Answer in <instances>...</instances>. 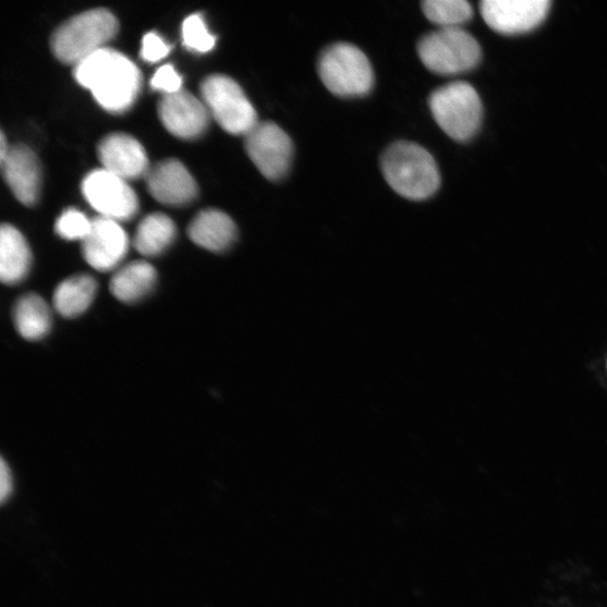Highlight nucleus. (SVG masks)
<instances>
[{
    "label": "nucleus",
    "instance_id": "obj_1",
    "mask_svg": "<svg viewBox=\"0 0 607 607\" xmlns=\"http://www.w3.org/2000/svg\"><path fill=\"white\" fill-rule=\"evenodd\" d=\"M75 78L89 89L97 102L111 113L131 109L142 86L138 68L123 53L104 48L77 65Z\"/></svg>",
    "mask_w": 607,
    "mask_h": 607
},
{
    "label": "nucleus",
    "instance_id": "obj_2",
    "mask_svg": "<svg viewBox=\"0 0 607 607\" xmlns=\"http://www.w3.org/2000/svg\"><path fill=\"white\" fill-rule=\"evenodd\" d=\"M381 170L388 185L411 201L430 198L440 187L435 158L413 142L392 143L381 157Z\"/></svg>",
    "mask_w": 607,
    "mask_h": 607
},
{
    "label": "nucleus",
    "instance_id": "obj_3",
    "mask_svg": "<svg viewBox=\"0 0 607 607\" xmlns=\"http://www.w3.org/2000/svg\"><path fill=\"white\" fill-rule=\"evenodd\" d=\"M117 17L107 10L87 11L61 24L51 38L56 58L65 64L77 65L116 38Z\"/></svg>",
    "mask_w": 607,
    "mask_h": 607
},
{
    "label": "nucleus",
    "instance_id": "obj_4",
    "mask_svg": "<svg viewBox=\"0 0 607 607\" xmlns=\"http://www.w3.org/2000/svg\"><path fill=\"white\" fill-rule=\"evenodd\" d=\"M417 53L428 70L442 76L469 73L482 59L477 40L460 27L428 33L418 43Z\"/></svg>",
    "mask_w": 607,
    "mask_h": 607
},
{
    "label": "nucleus",
    "instance_id": "obj_5",
    "mask_svg": "<svg viewBox=\"0 0 607 607\" xmlns=\"http://www.w3.org/2000/svg\"><path fill=\"white\" fill-rule=\"evenodd\" d=\"M318 76L325 86L339 97L368 95L375 84L369 59L359 48L349 44H337L320 54Z\"/></svg>",
    "mask_w": 607,
    "mask_h": 607
},
{
    "label": "nucleus",
    "instance_id": "obj_6",
    "mask_svg": "<svg viewBox=\"0 0 607 607\" xmlns=\"http://www.w3.org/2000/svg\"><path fill=\"white\" fill-rule=\"evenodd\" d=\"M432 113L451 138L466 142L478 132L483 121V104L470 84L457 82L437 89L428 99Z\"/></svg>",
    "mask_w": 607,
    "mask_h": 607
},
{
    "label": "nucleus",
    "instance_id": "obj_7",
    "mask_svg": "<svg viewBox=\"0 0 607 607\" xmlns=\"http://www.w3.org/2000/svg\"><path fill=\"white\" fill-rule=\"evenodd\" d=\"M201 93L210 116L228 133L245 136L259 123L254 105L232 78L208 76L201 85Z\"/></svg>",
    "mask_w": 607,
    "mask_h": 607
},
{
    "label": "nucleus",
    "instance_id": "obj_8",
    "mask_svg": "<svg viewBox=\"0 0 607 607\" xmlns=\"http://www.w3.org/2000/svg\"><path fill=\"white\" fill-rule=\"evenodd\" d=\"M250 159L269 181H280L290 171L294 146L288 133L272 122H259L245 136Z\"/></svg>",
    "mask_w": 607,
    "mask_h": 607
},
{
    "label": "nucleus",
    "instance_id": "obj_9",
    "mask_svg": "<svg viewBox=\"0 0 607 607\" xmlns=\"http://www.w3.org/2000/svg\"><path fill=\"white\" fill-rule=\"evenodd\" d=\"M86 201L99 217L125 222L135 217L138 201L126 181L105 169L89 172L82 185Z\"/></svg>",
    "mask_w": 607,
    "mask_h": 607
},
{
    "label": "nucleus",
    "instance_id": "obj_10",
    "mask_svg": "<svg viewBox=\"0 0 607 607\" xmlns=\"http://www.w3.org/2000/svg\"><path fill=\"white\" fill-rule=\"evenodd\" d=\"M548 0H484L481 13L495 32L506 35L527 33L548 16Z\"/></svg>",
    "mask_w": 607,
    "mask_h": 607
},
{
    "label": "nucleus",
    "instance_id": "obj_11",
    "mask_svg": "<svg viewBox=\"0 0 607 607\" xmlns=\"http://www.w3.org/2000/svg\"><path fill=\"white\" fill-rule=\"evenodd\" d=\"M158 112L165 128L183 139L198 138L209 124L210 113L205 102L184 89L163 96Z\"/></svg>",
    "mask_w": 607,
    "mask_h": 607
},
{
    "label": "nucleus",
    "instance_id": "obj_12",
    "mask_svg": "<svg viewBox=\"0 0 607 607\" xmlns=\"http://www.w3.org/2000/svg\"><path fill=\"white\" fill-rule=\"evenodd\" d=\"M129 238L119 222L101 217L93 220L92 231L83 241V254L94 269L110 271L125 258Z\"/></svg>",
    "mask_w": 607,
    "mask_h": 607
},
{
    "label": "nucleus",
    "instance_id": "obj_13",
    "mask_svg": "<svg viewBox=\"0 0 607 607\" xmlns=\"http://www.w3.org/2000/svg\"><path fill=\"white\" fill-rule=\"evenodd\" d=\"M98 158L105 170L126 182L147 175L150 170L145 148L136 138L124 133L105 136L98 146Z\"/></svg>",
    "mask_w": 607,
    "mask_h": 607
},
{
    "label": "nucleus",
    "instance_id": "obj_14",
    "mask_svg": "<svg viewBox=\"0 0 607 607\" xmlns=\"http://www.w3.org/2000/svg\"><path fill=\"white\" fill-rule=\"evenodd\" d=\"M146 178L149 193L161 204L183 206L197 197L196 181L180 160L167 159L158 162Z\"/></svg>",
    "mask_w": 607,
    "mask_h": 607
},
{
    "label": "nucleus",
    "instance_id": "obj_15",
    "mask_svg": "<svg viewBox=\"0 0 607 607\" xmlns=\"http://www.w3.org/2000/svg\"><path fill=\"white\" fill-rule=\"evenodd\" d=\"M2 161L4 180L15 197L26 206L38 202L41 190V166L28 147H11Z\"/></svg>",
    "mask_w": 607,
    "mask_h": 607
},
{
    "label": "nucleus",
    "instance_id": "obj_16",
    "mask_svg": "<svg viewBox=\"0 0 607 607\" xmlns=\"http://www.w3.org/2000/svg\"><path fill=\"white\" fill-rule=\"evenodd\" d=\"M191 240L211 253H223L238 236L234 221L222 210L205 209L197 214L189 227Z\"/></svg>",
    "mask_w": 607,
    "mask_h": 607
},
{
    "label": "nucleus",
    "instance_id": "obj_17",
    "mask_svg": "<svg viewBox=\"0 0 607 607\" xmlns=\"http://www.w3.org/2000/svg\"><path fill=\"white\" fill-rule=\"evenodd\" d=\"M32 254L23 234L11 224L0 230V278L7 284H16L27 276Z\"/></svg>",
    "mask_w": 607,
    "mask_h": 607
},
{
    "label": "nucleus",
    "instance_id": "obj_18",
    "mask_svg": "<svg viewBox=\"0 0 607 607\" xmlns=\"http://www.w3.org/2000/svg\"><path fill=\"white\" fill-rule=\"evenodd\" d=\"M157 271L146 262H134L120 269L112 278L111 292L121 302L134 303L155 288Z\"/></svg>",
    "mask_w": 607,
    "mask_h": 607
},
{
    "label": "nucleus",
    "instance_id": "obj_19",
    "mask_svg": "<svg viewBox=\"0 0 607 607\" xmlns=\"http://www.w3.org/2000/svg\"><path fill=\"white\" fill-rule=\"evenodd\" d=\"M97 292L96 280L87 275L74 276L62 281L53 295L57 312L64 317H76L92 305Z\"/></svg>",
    "mask_w": 607,
    "mask_h": 607
},
{
    "label": "nucleus",
    "instance_id": "obj_20",
    "mask_svg": "<svg viewBox=\"0 0 607 607\" xmlns=\"http://www.w3.org/2000/svg\"><path fill=\"white\" fill-rule=\"evenodd\" d=\"M177 235L174 222L162 213L150 214L137 227L134 246L146 257H156L166 252Z\"/></svg>",
    "mask_w": 607,
    "mask_h": 607
},
{
    "label": "nucleus",
    "instance_id": "obj_21",
    "mask_svg": "<svg viewBox=\"0 0 607 607\" xmlns=\"http://www.w3.org/2000/svg\"><path fill=\"white\" fill-rule=\"evenodd\" d=\"M14 323L24 339L40 340L50 332L51 311L41 296L27 294L14 307Z\"/></svg>",
    "mask_w": 607,
    "mask_h": 607
},
{
    "label": "nucleus",
    "instance_id": "obj_22",
    "mask_svg": "<svg viewBox=\"0 0 607 607\" xmlns=\"http://www.w3.org/2000/svg\"><path fill=\"white\" fill-rule=\"evenodd\" d=\"M426 19L441 28H456L472 20L474 11L466 0H426L422 4Z\"/></svg>",
    "mask_w": 607,
    "mask_h": 607
},
{
    "label": "nucleus",
    "instance_id": "obj_23",
    "mask_svg": "<svg viewBox=\"0 0 607 607\" xmlns=\"http://www.w3.org/2000/svg\"><path fill=\"white\" fill-rule=\"evenodd\" d=\"M185 47L197 53H207L216 47L217 38L209 33L199 14L189 16L183 24Z\"/></svg>",
    "mask_w": 607,
    "mask_h": 607
},
{
    "label": "nucleus",
    "instance_id": "obj_24",
    "mask_svg": "<svg viewBox=\"0 0 607 607\" xmlns=\"http://www.w3.org/2000/svg\"><path fill=\"white\" fill-rule=\"evenodd\" d=\"M93 220L76 208L64 210L56 223L57 233L65 240L84 241L92 231Z\"/></svg>",
    "mask_w": 607,
    "mask_h": 607
},
{
    "label": "nucleus",
    "instance_id": "obj_25",
    "mask_svg": "<svg viewBox=\"0 0 607 607\" xmlns=\"http://www.w3.org/2000/svg\"><path fill=\"white\" fill-rule=\"evenodd\" d=\"M150 84L154 89L163 93V96L183 90V78L171 64L160 66Z\"/></svg>",
    "mask_w": 607,
    "mask_h": 607
},
{
    "label": "nucleus",
    "instance_id": "obj_26",
    "mask_svg": "<svg viewBox=\"0 0 607 607\" xmlns=\"http://www.w3.org/2000/svg\"><path fill=\"white\" fill-rule=\"evenodd\" d=\"M171 47L156 32H150L143 37L141 57L147 62H158L165 59Z\"/></svg>",
    "mask_w": 607,
    "mask_h": 607
},
{
    "label": "nucleus",
    "instance_id": "obj_27",
    "mask_svg": "<svg viewBox=\"0 0 607 607\" xmlns=\"http://www.w3.org/2000/svg\"><path fill=\"white\" fill-rule=\"evenodd\" d=\"M12 476L7 462L2 460V469H0V494H2L3 502L12 491Z\"/></svg>",
    "mask_w": 607,
    "mask_h": 607
},
{
    "label": "nucleus",
    "instance_id": "obj_28",
    "mask_svg": "<svg viewBox=\"0 0 607 607\" xmlns=\"http://www.w3.org/2000/svg\"><path fill=\"white\" fill-rule=\"evenodd\" d=\"M10 149L11 147L8 145L5 133L2 132V134H0V160H3L8 156Z\"/></svg>",
    "mask_w": 607,
    "mask_h": 607
}]
</instances>
